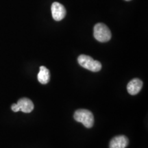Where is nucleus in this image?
Instances as JSON below:
<instances>
[{
  "mask_svg": "<svg viewBox=\"0 0 148 148\" xmlns=\"http://www.w3.org/2000/svg\"><path fill=\"white\" fill-rule=\"evenodd\" d=\"M125 1H131V0H125Z\"/></svg>",
  "mask_w": 148,
  "mask_h": 148,
  "instance_id": "obj_10",
  "label": "nucleus"
},
{
  "mask_svg": "<svg viewBox=\"0 0 148 148\" xmlns=\"http://www.w3.org/2000/svg\"><path fill=\"white\" fill-rule=\"evenodd\" d=\"M75 121L82 123L85 127L90 128L94 123V116L90 111L85 109H79L76 110L73 115Z\"/></svg>",
  "mask_w": 148,
  "mask_h": 148,
  "instance_id": "obj_1",
  "label": "nucleus"
},
{
  "mask_svg": "<svg viewBox=\"0 0 148 148\" xmlns=\"http://www.w3.org/2000/svg\"><path fill=\"white\" fill-rule=\"evenodd\" d=\"M11 108H12V111H14V112H18V111H19V108H18V107L17 105H16V103H14V104L12 105V106H11Z\"/></svg>",
  "mask_w": 148,
  "mask_h": 148,
  "instance_id": "obj_9",
  "label": "nucleus"
},
{
  "mask_svg": "<svg viewBox=\"0 0 148 148\" xmlns=\"http://www.w3.org/2000/svg\"><path fill=\"white\" fill-rule=\"evenodd\" d=\"M94 37L98 41L105 42L110 40L111 38V32L105 24L99 23L94 27Z\"/></svg>",
  "mask_w": 148,
  "mask_h": 148,
  "instance_id": "obj_3",
  "label": "nucleus"
},
{
  "mask_svg": "<svg viewBox=\"0 0 148 148\" xmlns=\"http://www.w3.org/2000/svg\"><path fill=\"white\" fill-rule=\"evenodd\" d=\"M77 61L79 65L85 69L92 72H97L101 69V64L99 61L95 60L90 56L82 54L77 58Z\"/></svg>",
  "mask_w": 148,
  "mask_h": 148,
  "instance_id": "obj_2",
  "label": "nucleus"
},
{
  "mask_svg": "<svg viewBox=\"0 0 148 148\" xmlns=\"http://www.w3.org/2000/svg\"><path fill=\"white\" fill-rule=\"evenodd\" d=\"M128 144V138L123 135H120L115 136L110 140L109 147L110 148H125Z\"/></svg>",
  "mask_w": 148,
  "mask_h": 148,
  "instance_id": "obj_5",
  "label": "nucleus"
},
{
  "mask_svg": "<svg viewBox=\"0 0 148 148\" xmlns=\"http://www.w3.org/2000/svg\"><path fill=\"white\" fill-rule=\"evenodd\" d=\"M143 86V82L138 78H134L127 84V90L130 95H134L138 93Z\"/></svg>",
  "mask_w": 148,
  "mask_h": 148,
  "instance_id": "obj_6",
  "label": "nucleus"
},
{
  "mask_svg": "<svg viewBox=\"0 0 148 148\" xmlns=\"http://www.w3.org/2000/svg\"><path fill=\"white\" fill-rule=\"evenodd\" d=\"M51 14L55 21H59L63 19L66 14V10L64 5L58 2H53L51 5Z\"/></svg>",
  "mask_w": 148,
  "mask_h": 148,
  "instance_id": "obj_4",
  "label": "nucleus"
},
{
  "mask_svg": "<svg viewBox=\"0 0 148 148\" xmlns=\"http://www.w3.org/2000/svg\"><path fill=\"white\" fill-rule=\"evenodd\" d=\"M38 80L40 83L42 84H47L50 78V74L48 69L44 66H40V71L38 74Z\"/></svg>",
  "mask_w": 148,
  "mask_h": 148,
  "instance_id": "obj_8",
  "label": "nucleus"
},
{
  "mask_svg": "<svg viewBox=\"0 0 148 148\" xmlns=\"http://www.w3.org/2000/svg\"><path fill=\"white\" fill-rule=\"evenodd\" d=\"M16 105L18 106L19 110L25 113L31 112L34 109V103L28 98L24 97L18 99Z\"/></svg>",
  "mask_w": 148,
  "mask_h": 148,
  "instance_id": "obj_7",
  "label": "nucleus"
}]
</instances>
